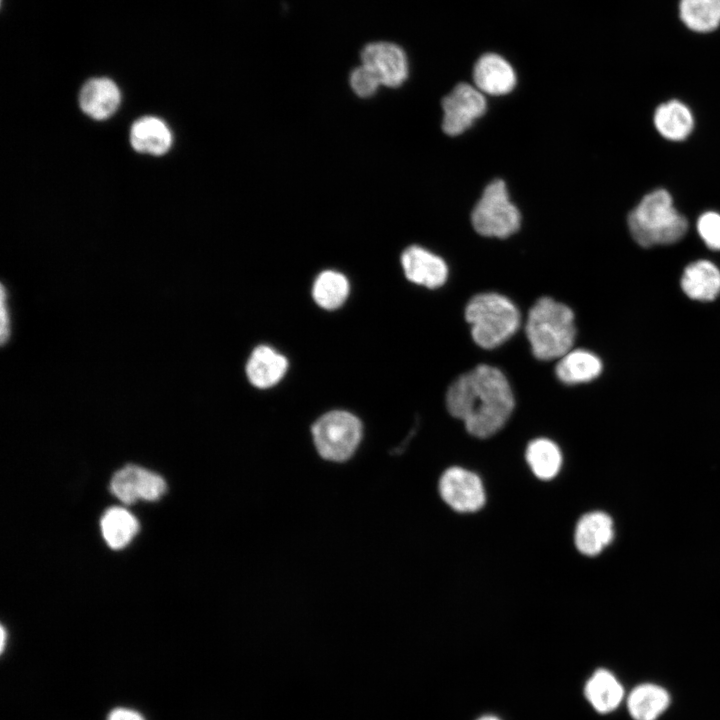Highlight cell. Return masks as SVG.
I'll use <instances>...</instances> for the list:
<instances>
[{
    "mask_svg": "<svg viewBox=\"0 0 720 720\" xmlns=\"http://www.w3.org/2000/svg\"><path fill=\"white\" fill-rule=\"evenodd\" d=\"M697 231L706 246L720 251V213L707 211L697 220Z\"/></svg>",
    "mask_w": 720,
    "mask_h": 720,
    "instance_id": "cell-26",
    "label": "cell"
},
{
    "mask_svg": "<svg viewBox=\"0 0 720 720\" xmlns=\"http://www.w3.org/2000/svg\"><path fill=\"white\" fill-rule=\"evenodd\" d=\"M471 220L474 229L487 237L505 238L519 229L520 212L509 200L503 180L496 179L486 186L472 211Z\"/></svg>",
    "mask_w": 720,
    "mask_h": 720,
    "instance_id": "cell-5",
    "label": "cell"
},
{
    "mask_svg": "<svg viewBox=\"0 0 720 720\" xmlns=\"http://www.w3.org/2000/svg\"><path fill=\"white\" fill-rule=\"evenodd\" d=\"M165 480L157 473L144 467L139 474V498L146 501L158 500L166 491Z\"/></svg>",
    "mask_w": 720,
    "mask_h": 720,
    "instance_id": "cell-27",
    "label": "cell"
},
{
    "mask_svg": "<svg viewBox=\"0 0 720 720\" xmlns=\"http://www.w3.org/2000/svg\"><path fill=\"white\" fill-rule=\"evenodd\" d=\"M678 17L683 26L697 34H709L720 27V0H679Z\"/></svg>",
    "mask_w": 720,
    "mask_h": 720,
    "instance_id": "cell-21",
    "label": "cell"
},
{
    "mask_svg": "<svg viewBox=\"0 0 720 720\" xmlns=\"http://www.w3.org/2000/svg\"><path fill=\"white\" fill-rule=\"evenodd\" d=\"M312 293L319 306L333 310L340 307L347 298L349 283L339 272L324 271L316 278Z\"/></svg>",
    "mask_w": 720,
    "mask_h": 720,
    "instance_id": "cell-24",
    "label": "cell"
},
{
    "mask_svg": "<svg viewBox=\"0 0 720 720\" xmlns=\"http://www.w3.org/2000/svg\"><path fill=\"white\" fill-rule=\"evenodd\" d=\"M525 331L537 359H559L572 349L575 341L574 313L563 303L541 297L528 313Z\"/></svg>",
    "mask_w": 720,
    "mask_h": 720,
    "instance_id": "cell-2",
    "label": "cell"
},
{
    "mask_svg": "<svg viewBox=\"0 0 720 720\" xmlns=\"http://www.w3.org/2000/svg\"><path fill=\"white\" fill-rule=\"evenodd\" d=\"M401 263L406 278L430 289L442 286L448 277L446 262L420 246H410L402 253Z\"/></svg>",
    "mask_w": 720,
    "mask_h": 720,
    "instance_id": "cell-11",
    "label": "cell"
},
{
    "mask_svg": "<svg viewBox=\"0 0 720 720\" xmlns=\"http://www.w3.org/2000/svg\"><path fill=\"white\" fill-rule=\"evenodd\" d=\"M5 641H6V631L4 627L1 628V652H3L5 648Z\"/></svg>",
    "mask_w": 720,
    "mask_h": 720,
    "instance_id": "cell-31",
    "label": "cell"
},
{
    "mask_svg": "<svg viewBox=\"0 0 720 720\" xmlns=\"http://www.w3.org/2000/svg\"><path fill=\"white\" fill-rule=\"evenodd\" d=\"M439 492L446 504L461 513L478 511L486 501L479 476L458 466L444 471L439 481Z\"/></svg>",
    "mask_w": 720,
    "mask_h": 720,
    "instance_id": "cell-8",
    "label": "cell"
},
{
    "mask_svg": "<svg viewBox=\"0 0 720 720\" xmlns=\"http://www.w3.org/2000/svg\"><path fill=\"white\" fill-rule=\"evenodd\" d=\"M681 287L691 299L712 301L720 294V270L708 260L692 262L683 271Z\"/></svg>",
    "mask_w": 720,
    "mask_h": 720,
    "instance_id": "cell-16",
    "label": "cell"
},
{
    "mask_svg": "<svg viewBox=\"0 0 720 720\" xmlns=\"http://www.w3.org/2000/svg\"><path fill=\"white\" fill-rule=\"evenodd\" d=\"M465 318L474 342L484 349L496 348L507 341L518 330L521 320L516 305L494 292L472 297L465 308Z\"/></svg>",
    "mask_w": 720,
    "mask_h": 720,
    "instance_id": "cell-4",
    "label": "cell"
},
{
    "mask_svg": "<svg viewBox=\"0 0 720 720\" xmlns=\"http://www.w3.org/2000/svg\"><path fill=\"white\" fill-rule=\"evenodd\" d=\"M478 720H500V719H498L495 716H483V717L479 718Z\"/></svg>",
    "mask_w": 720,
    "mask_h": 720,
    "instance_id": "cell-32",
    "label": "cell"
},
{
    "mask_svg": "<svg viewBox=\"0 0 720 720\" xmlns=\"http://www.w3.org/2000/svg\"><path fill=\"white\" fill-rule=\"evenodd\" d=\"M473 80L482 93L499 96L511 92L517 79L506 59L496 53H486L474 65Z\"/></svg>",
    "mask_w": 720,
    "mask_h": 720,
    "instance_id": "cell-13",
    "label": "cell"
},
{
    "mask_svg": "<svg viewBox=\"0 0 720 720\" xmlns=\"http://www.w3.org/2000/svg\"><path fill=\"white\" fill-rule=\"evenodd\" d=\"M446 405L471 435L487 438L506 424L515 400L505 375L496 367L480 364L449 386Z\"/></svg>",
    "mask_w": 720,
    "mask_h": 720,
    "instance_id": "cell-1",
    "label": "cell"
},
{
    "mask_svg": "<svg viewBox=\"0 0 720 720\" xmlns=\"http://www.w3.org/2000/svg\"><path fill=\"white\" fill-rule=\"evenodd\" d=\"M443 131L456 136L468 129L487 108L483 93L467 83H459L443 98Z\"/></svg>",
    "mask_w": 720,
    "mask_h": 720,
    "instance_id": "cell-7",
    "label": "cell"
},
{
    "mask_svg": "<svg viewBox=\"0 0 720 720\" xmlns=\"http://www.w3.org/2000/svg\"><path fill=\"white\" fill-rule=\"evenodd\" d=\"M315 447L329 461L342 462L352 456L362 434L358 418L346 411H332L320 417L312 427Z\"/></svg>",
    "mask_w": 720,
    "mask_h": 720,
    "instance_id": "cell-6",
    "label": "cell"
},
{
    "mask_svg": "<svg viewBox=\"0 0 720 720\" xmlns=\"http://www.w3.org/2000/svg\"><path fill=\"white\" fill-rule=\"evenodd\" d=\"M672 696L656 682H641L626 695L625 705L632 720H659L669 709Z\"/></svg>",
    "mask_w": 720,
    "mask_h": 720,
    "instance_id": "cell-12",
    "label": "cell"
},
{
    "mask_svg": "<svg viewBox=\"0 0 720 720\" xmlns=\"http://www.w3.org/2000/svg\"><path fill=\"white\" fill-rule=\"evenodd\" d=\"M362 64L369 67L381 85L398 87L407 78L408 61L405 52L390 42H375L361 52Z\"/></svg>",
    "mask_w": 720,
    "mask_h": 720,
    "instance_id": "cell-9",
    "label": "cell"
},
{
    "mask_svg": "<svg viewBox=\"0 0 720 720\" xmlns=\"http://www.w3.org/2000/svg\"><path fill=\"white\" fill-rule=\"evenodd\" d=\"M614 518L606 511L593 510L583 514L575 527L574 542L577 550L595 557L604 552L615 540Z\"/></svg>",
    "mask_w": 720,
    "mask_h": 720,
    "instance_id": "cell-10",
    "label": "cell"
},
{
    "mask_svg": "<svg viewBox=\"0 0 720 720\" xmlns=\"http://www.w3.org/2000/svg\"><path fill=\"white\" fill-rule=\"evenodd\" d=\"M658 133L670 141L685 140L694 128V117L687 105L679 100L660 104L653 116Z\"/></svg>",
    "mask_w": 720,
    "mask_h": 720,
    "instance_id": "cell-18",
    "label": "cell"
},
{
    "mask_svg": "<svg viewBox=\"0 0 720 720\" xmlns=\"http://www.w3.org/2000/svg\"><path fill=\"white\" fill-rule=\"evenodd\" d=\"M602 372V362L594 353L576 349L570 350L559 358L555 374L564 384L586 383L597 378Z\"/></svg>",
    "mask_w": 720,
    "mask_h": 720,
    "instance_id": "cell-20",
    "label": "cell"
},
{
    "mask_svg": "<svg viewBox=\"0 0 720 720\" xmlns=\"http://www.w3.org/2000/svg\"><path fill=\"white\" fill-rule=\"evenodd\" d=\"M0 342L5 345L11 336V310L9 303V293L2 284L0 289Z\"/></svg>",
    "mask_w": 720,
    "mask_h": 720,
    "instance_id": "cell-29",
    "label": "cell"
},
{
    "mask_svg": "<svg viewBox=\"0 0 720 720\" xmlns=\"http://www.w3.org/2000/svg\"><path fill=\"white\" fill-rule=\"evenodd\" d=\"M584 694L595 711L608 714L625 703L627 692L616 674L599 668L587 680Z\"/></svg>",
    "mask_w": 720,
    "mask_h": 720,
    "instance_id": "cell-15",
    "label": "cell"
},
{
    "mask_svg": "<svg viewBox=\"0 0 720 720\" xmlns=\"http://www.w3.org/2000/svg\"><path fill=\"white\" fill-rule=\"evenodd\" d=\"M141 466L128 464L114 473L110 488L123 503L132 504L139 498V474Z\"/></svg>",
    "mask_w": 720,
    "mask_h": 720,
    "instance_id": "cell-25",
    "label": "cell"
},
{
    "mask_svg": "<svg viewBox=\"0 0 720 720\" xmlns=\"http://www.w3.org/2000/svg\"><path fill=\"white\" fill-rule=\"evenodd\" d=\"M100 525L103 538L112 549H121L129 544L139 528L135 516L121 507L108 509Z\"/></svg>",
    "mask_w": 720,
    "mask_h": 720,
    "instance_id": "cell-23",
    "label": "cell"
},
{
    "mask_svg": "<svg viewBox=\"0 0 720 720\" xmlns=\"http://www.w3.org/2000/svg\"><path fill=\"white\" fill-rule=\"evenodd\" d=\"M525 458L533 474L541 480L554 478L562 465L560 448L547 438L532 440L526 448Z\"/></svg>",
    "mask_w": 720,
    "mask_h": 720,
    "instance_id": "cell-22",
    "label": "cell"
},
{
    "mask_svg": "<svg viewBox=\"0 0 720 720\" xmlns=\"http://www.w3.org/2000/svg\"><path fill=\"white\" fill-rule=\"evenodd\" d=\"M350 85L359 97L372 96L381 85L376 74L362 64L354 69L350 75Z\"/></svg>",
    "mask_w": 720,
    "mask_h": 720,
    "instance_id": "cell-28",
    "label": "cell"
},
{
    "mask_svg": "<svg viewBox=\"0 0 720 720\" xmlns=\"http://www.w3.org/2000/svg\"><path fill=\"white\" fill-rule=\"evenodd\" d=\"M627 223L634 241L645 248L673 244L688 230L686 217L677 211L665 189L646 194L628 214Z\"/></svg>",
    "mask_w": 720,
    "mask_h": 720,
    "instance_id": "cell-3",
    "label": "cell"
},
{
    "mask_svg": "<svg viewBox=\"0 0 720 720\" xmlns=\"http://www.w3.org/2000/svg\"><path fill=\"white\" fill-rule=\"evenodd\" d=\"M288 367L287 359L268 346H258L252 352L246 373L258 388H268L280 381Z\"/></svg>",
    "mask_w": 720,
    "mask_h": 720,
    "instance_id": "cell-19",
    "label": "cell"
},
{
    "mask_svg": "<svg viewBox=\"0 0 720 720\" xmlns=\"http://www.w3.org/2000/svg\"><path fill=\"white\" fill-rule=\"evenodd\" d=\"M107 720H145L137 711L128 708H116L110 712Z\"/></svg>",
    "mask_w": 720,
    "mask_h": 720,
    "instance_id": "cell-30",
    "label": "cell"
},
{
    "mask_svg": "<svg viewBox=\"0 0 720 720\" xmlns=\"http://www.w3.org/2000/svg\"><path fill=\"white\" fill-rule=\"evenodd\" d=\"M121 102V93L116 83L108 78H93L81 88L79 105L82 111L95 120L111 117Z\"/></svg>",
    "mask_w": 720,
    "mask_h": 720,
    "instance_id": "cell-14",
    "label": "cell"
},
{
    "mask_svg": "<svg viewBox=\"0 0 720 720\" xmlns=\"http://www.w3.org/2000/svg\"><path fill=\"white\" fill-rule=\"evenodd\" d=\"M130 142L140 153L159 156L170 149L172 134L167 124L160 118L144 116L131 126Z\"/></svg>",
    "mask_w": 720,
    "mask_h": 720,
    "instance_id": "cell-17",
    "label": "cell"
}]
</instances>
